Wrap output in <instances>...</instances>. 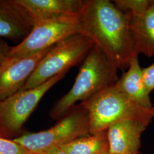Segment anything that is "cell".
<instances>
[{"mask_svg":"<svg viewBox=\"0 0 154 154\" xmlns=\"http://www.w3.org/2000/svg\"><path fill=\"white\" fill-rule=\"evenodd\" d=\"M79 34L91 39L118 69L128 68L135 51L130 17L109 0H85L78 14Z\"/></svg>","mask_w":154,"mask_h":154,"instance_id":"6da1fadb","label":"cell"},{"mask_svg":"<svg viewBox=\"0 0 154 154\" xmlns=\"http://www.w3.org/2000/svg\"><path fill=\"white\" fill-rule=\"evenodd\" d=\"M118 70L95 45L79 65V72L72 87L53 105L50 111V116L59 120L77 102H85L115 86L119 78Z\"/></svg>","mask_w":154,"mask_h":154,"instance_id":"7a4b0ae2","label":"cell"},{"mask_svg":"<svg viewBox=\"0 0 154 154\" xmlns=\"http://www.w3.org/2000/svg\"><path fill=\"white\" fill-rule=\"evenodd\" d=\"M88 113L90 134L103 131L111 125L133 120L148 127L154 118V107L142 106L117 90L110 87L81 102Z\"/></svg>","mask_w":154,"mask_h":154,"instance_id":"3957f363","label":"cell"},{"mask_svg":"<svg viewBox=\"0 0 154 154\" xmlns=\"http://www.w3.org/2000/svg\"><path fill=\"white\" fill-rule=\"evenodd\" d=\"M88 134V113L79 104L74 106L54 126L39 132L23 134L13 140L33 154H37Z\"/></svg>","mask_w":154,"mask_h":154,"instance_id":"277c9868","label":"cell"},{"mask_svg":"<svg viewBox=\"0 0 154 154\" xmlns=\"http://www.w3.org/2000/svg\"><path fill=\"white\" fill-rule=\"evenodd\" d=\"M94 46L93 41L80 34L58 42L45 56L20 90L38 87L57 75L79 65Z\"/></svg>","mask_w":154,"mask_h":154,"instance_id":"5b68a950","label":"cell"},{"mask_svg":"<svg viewBox=\"0 0 154 154\" xmlns=\"http://www.w3.org/2000/svg\"><path fill=\"white\" fill-rule=\"evenodd\" d=\"M62 72L35 88L20 90L0 100V137L14 139L22 134V128L50 88L63 79Z\"/></svg>","mask_w":154,"mask_h":154,"instance_id":"8992f818","label":"cell"},{"mask_svg":"<svg viewBox=\"0 0 154 154\" xmlns=\"http://www.w3.org/2000/svg\"><path fill=\"white\" fill-rule=\"evenodd\" d=\"M78 14L63 15L35 22L27 37L11 47L7 58H17L32 55L79 34Z\"/></svg>","mask_w":154,"mask_h":154,"instance_id":"52a82bcc","label":"cell"},{"mask_svg":"<svg viewBox=\"0 0 154 154\" xmlns=\"http://www.w3.org/2000/svg\"><path fill=\"white\" fill-rule=\"evenodd\" d=\"M52 48L26 57L6 58L0 65V100L7 98L22 88Z\"/></svg>","mask_w":154,"mask_h":154,"instance_id":"ba28073f","label":"cell"},{"mask_svg":"<svg viewBox=\"0 0 154 154\" xmlns=\"http://www.w3.org/2000/svg\"><path fill=\"white\" fill-rule=\"evenodd\" d=\"M34 21L17 0H0V38L17 45L27 37Z\"/></svg>","mask_w":154,"mask_h":154,"instance_id":"9c48e42d","label":"cell"},{"mask_svg":"<svg viewBox=\"0 0 154 154\" xmlns=\"http://www.w3.org/2000/svg\"><path fill=\"white\" fill-rule=\"evenodd\" d=\"M147 126L141 122H120L107 129L110 154H139L141 136Z\"/></svg>","mask_w":154,"mask_h":154,"instance_id":"30bf717a","label":"cell"},{"mask_svg":"<svg viewBox=\"0 0 154 154\" xmlns=\"http://www.w3.org/2000/svg\"><path fill=\"white\" fill-rule=\"evenodd\" d=\"M130 17V30L137 54L154 56V1L148 6Z\"/></svg>","mask_w":154,"mask_h":154,"instance_id":"8fae6325","label":"cell"},{"mask_svg":"<svg viewBox=\"0 0 154 154\" xmlns=\"http://www.w3.org/2000/svg\"><path fill=\"white\" fill-rule=\"evenodd\" d=\"M34 21L78 14L85 0H17Z\"/></svg>","mask_w":154,"mask_h":154,"instance_id":"7c38bea8","label":"cell"},{"mask_svg":"<svg viewBox=\"0 0 154 154\" xmlns=\"http://www.w3.org/2000/svg\"><path fill=\"white\" fill-rule=\"evenodd\" d=\"M142 69L138 55H135L130 62L128 70L122 73L114 86L137 103L152 109L154 107L143 82Z\"/></svg>","mask_w":154,"mask_h":154,"instance_id":"4fadbf2b","label":"cell"},{"mask_svg":"<svg viewBox=\"0 0 154 154\" xmlns=\"http://www.w3.org/2000/svg\"><path fill=\"white\" fill-rule=\"evenodd\" d=\"M60 147L67 154H107V130L77 138Z\"/></svg>","mask_w":154,"mask_h":154,"instance_id":"5bb4252c","label":"cell"},{"mask_svg":"<svg viewBox=\"0 0 154 154\" xmlns=\"http://www.w3.org/2000/svg\"><path fill=\"white\" fill-rule=\"evenodd\" d=\"M0 154H33L13 139L0 137Z\"/></svg>","mask_w":154,"mask_h":154,"instance_id":"9a60e30c","label":"cell"},{"mask_svg":"<svg viewBox=\"0 0 154 154\" xmlns=\"http://www.w3.org/2000/svg\"><path fill=\"white\" fill-rule=\"evenodd\" d=\"M142 77L143 82L149 94L154 90V62L146 68H143Z\"/></svg>","mask_w":154,"mask_h":154,"instance_id":"2e32d148","label":"cell"},{"mask_svg":"<svg viewBox=\"0 0 154 154\" xmlns=\"http://www.w3.org/2000/svg\"><path fill=\"white\" fill-rule=\"evenodd\" d=\"M11 48L4 39L0 38V65L5 60Z\"/></svg>","mask_w":154,"mask_h":154,"instance_id":"e0dca14e","label":"cell"},{"mask_svg":"<svg viewBox=\"0 0 154 154\" xmlns=\"http://www.w3.org/2000/svg\"><path fill=\"white\" fill-rule=\"evenodd\" d=\"M37 154H67L62 149L59 147H53L51 149H48L43 152H41L40 153Z\"/></svg>","mask_w":154,"mask_h":154,"instance_id":"ac0fdd59","label":"cell"},{"mask_svg":"<svg viewBox=\"0 0 154 154\" xmlns=\"http://www.w3.org/2000/svg\"><path fill=\"white\" fill-rule=\"evenodd\" d=\"M109 154V153H108V154Z\"/></svg>","mask_w":154,"mask_h":154,"instance_id":"d6986e66","label":"cell"}]
</instances>
